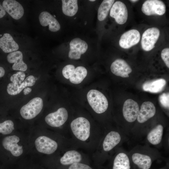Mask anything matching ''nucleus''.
<instances>
[{
  "label": "nucleus",
  "mask_w": 169,
  "mask_h": 169,
  "mask_svg": "<svg viewBox=\"0 0 169 169\" xmlns=\"http://www.w3.org/2000/svg\"><path fill=\"white\" fill-rule=\"evenodd\" d=\"M87 97L89 104L96 113H102L107 109L108 106L107 100L100 91L91 90L88 92Z\"/></svg>",
  "instance_id": "nucleus-1"
},
{
  "label": "nucleus",
  "mask_w": 169,
  "mask_h": 169,
  "mask_svg": "<svg viewBox=\"0 0 169 169\" xmlns=\"http://www.w3.org/2000/svg\"><path fill=\"white\" fill-rule=\"evenodd\" d=\"M71 130L78 139L84 141L87 140L90 134V124L86 118L79 117L73 120L71 123Z\"/></svg>",
  "instance_id": "nucleus-2"
},
{
  "label": "nucleus",
  "mask_w": 169,
  "mask_h": 169,
  "mask_svg": "<svg viewBox=\"0 0 169 169\" xmlns=\"http://www.w3.org/2000/svg\"><path fill=\"white\" fill-rule=\"evenodd\" d=\"M43 107V102L42 98L35 97L23 105L21 109V115L26 120L33 118L41 111Z\"/></svg>",
  "instance_id": "nucleus-3"
},
{
  "label": "nucleus",
  "mask_w": 169,
  "mask_h": 169,
  "mask_svg": "<svg viewBox=\"0 0 169 169\" xmlns=\"http://www.w3.org/2000/svg\"><path fill=\"white\" fill-rule=\"evenodd\" d=\"M160 32L157 28L152 27L146 29L142 34L141 45L144 51H149L153 49L160 35Z\"/></svg>",
  "instance_id": "nucleus-4"
},
{
  "label": "nucleus",
  "mask_w": 169,
  "mask_h": 169,
  "mask_svg": "<svg viewBox=\"0 0 169 169\" xmlns=\"http://www.w3.org/2000/svg\"><path fill=\"white\" fill-rule=\"evenodd\" d=\"M141 10L142 12L147 16H161L166 12V6L161 0H147L142 4Z\"/></svg>",
  "instance_id": "nucleus-5"
},
{
  "label": "nucleus",
  "mask_w": 169,
  "mask_h": 169,
  "mask_svg": "<svg viewBox=\"0 0 169 169\" xmlns=\"http://www.w3.org/2000/svg\"><path fill=\"white\" fill-rule=\"evenodd\" d=\"M110 14L111 17L114 18L118 24H124L128 18V10L126 5L121 1H116L110 9Z\"/></svg>",
  "instance_id": "nucleus-6"
},
{
  "label": "nucleus",
  "mask_w": 169,
  "mask_h": 169,
  "mask_svg": "<svg viewBox=\"0 0 169 169\" xmlns=\"http://www.w3.org/2000/svg\"><path fill=\"white\" fill-rule=\"evenodd\" d=\"M35 145L38 152L47 154L53 153L58 147V144L55 141L45 136L38 137L35 141Z\"/></svg>",
  "instance_id": "nucleus-7"
},
{
  "label": "nucleus",
  "mask_w": 169,
  "mask_h": 169,
  "mask_svg": "<svg viewBox=\"0 0 169 169\" xmlns=\"http://www.w3.org/2000/svg\"><path fill=\"white\" fill-rule=\"evenodd\" d=\"M141 35L136 29H131L124 33L119 40L120 46L124 49H129L139 42Z\"/></svg>",
  "instance_id": "nucleus-8"
},
{
  "label": "nucleus",
  "mask_w": 169,
  "mask_h": 169,
  "mask_svg": "<svg viewBox=\"0 0 169 169\" xmlns=\"http://www.w3.org/2000/svg\"><path fill=\"white\" fill-rule=\"evenodd\" d=\"M68 118V113L64 108H59L56 111L48 115L45 117L46 123L53 127H59L66 121Z\"/></svg>",
  "instance_id": "nucleus-9"
},
{
  "label": "nucleus",
  "mask_w": 169,
  "mask_h": 169,
  "mask_svg": "<svg viewBox=\"0 0 169 169\" xmlns=\"http://www.w3.org/2000/svg\"><path fill=\"white\" fill-rule=\"evenodd\" d=\"M69 46V57L76 60L80 58L81 55L86 51L88 47L87 43L79 38H75L71 40Z\"/></svg>",
  "instance_id": "nucleus-10"
},
{
  "label": "nucleus",
  "mask_w": 169,
  "mask_h": 169,
  "mask_svg": "<svg viewBox=\"0 0 169 169\" xmlns=\"http://www.w3.org/2000/svg\"><path fill=\"white\" fill-rule=\"evenodd\" d=\"M2 6L5 11L15 19H19L23 15L24 10L23 6L16 0H4Z\"/></svg>",
  "instance_id": "nucleus-11"
},
{
  "label": "nucleus",
  "mask_w": 169,
  "mask_h": 169,
  "mask_svg": "<svg viewBox=\"0 0 169 169\" xmlns=\"http://www.w3.org/2000/svg\"><path fill=\"white\" fill-rule=\"evenodd\" d=\"M19 140V138L16 135L8 136L3 139L2 145L4 148L9 151L13 156H19L23 152L22 146L18 144Z\"/></svg>",
  "instance_id": "nucleus-12"
},
{
  "label": "nucleus",
  "mask_w": 169,
  "mask_h": 169,
  "mask_svg": "<svg viewBox=\"0 0 169 169\" xmlns=\"http://www.w3.org/2000/svg\"><path fill=\"white\" fill-rule=\"evenodd\" d=\"M139 110L138 103L131 99L127 100L124 102L123 108V114L125 120L132 122L136 119Z\"/></svg>",
  "instance_id": "nucleus-13"
},
{
  "label": "nucleus",
  "mask_w": 169,
  "mask_h": 169,
  "mask_svg": "<svg viewBox=\"0 0 169 169\" xmlns=\"http://www.w3.org/2000/svg\"><path fill=\"white\" fill-rule=\"evenodd\" d=\"M111 72L115 75L123 78L129 77L132 71L131 67L124 60L118 59L115 60L110 66Z\"/></svg>",
  "instance_id": "nucleus-14"
},
{
  "label": "nucleus",
  "mask_w": 169,
  "mask_h": 169,
  "mask_svg": "<svg viewBox=\"0 0 169 169\" xmlns=\"http://www.w3.org/2000/svg\"><path fill=\"white\" fill-rule=\"evenodd\" d=\"M156 108L153 104L150 101H145L141 106L137 119L141 123H144L153 117L155 114Z\"/></svg>",
  "instance_id": "nucleus-15"
},
{
  "label": "nucleus",
  "mask_w": 169,
  "mask_h": 169,
  "mask_svg": "<svg viewBox=\"0 0 169 169\" xmlns=\"http://www.w3.org/2000/svg\"><path fill=\"white\" fill-rule=\"evenodd\" d=\"M39 20L42 26L45 27L49 25V29L51 32H57L60 28V25L58 21L48 12H41L39 15Z\"/></svg>",
  "instance_id": "nucleus-16"
},
{
  "label": "nucleus",
  "mask_w": 169,
  "mask_h": 169,
  "mask_svg": "<svg viewBox=\"0 0 169 169\" xmlns=\"http://www.w3.org/2000/svg\"><path fill=\"white\" fill-rule=\"evenodd\" d=\"M23 59V54L19 51L11 52L7 56L8 62L10 63H14L12 66L13 70L24 72L27 70V66Z\"/></svg>",
  "instance_id": "nucleus-17"
},
{
  "label": "nucleus",
  "mask_w": 169,
  "mask_h": 169,
  "mask_svg": "<svg viewBox=\"0 0 169 169\" xmlns=\"http://www.w3.org/2000/svg\"><path fill=\"white\" fill-rule=\"evenodd\" d=\"M0 48L5 53L17 51L19 46L9 33H5L0 38Z\"/></svg>",
  "instance_id": "nucleus-18"
},
{
  "label": "nucleus",
  "mask_w": 169,
  "mask_h": 169,
  "mask_svg": "<svg viewBox=\"0 0 169 169\" xmlns=\"http://www.w3.org/2000/svg\"><path fill=\"white\" fill-rule=\"evenodd\" d=\"M35 81L34 77L32 75H30L27 77L19 85L15 86L12 83H10L7 86V92L11 95H17L27 87L33 86L35 83Z\"/></svg>",
  "instance_id": "nucleus-19"
},
{
  "label": "nucleus",
  "mask_w": 169,
  "mask_h": 169,
  "mask_svg": "<svg viewBox=\"0 0 169 169\" xmlns=\"http://www.w3.org/2000/svg\"><path fill=\"white\" fill-rule=\"evenodd\" d=\"M121 140V136L118 132L111 131L105 137L103 143L104 151H108L117 145Z\"/></svg>",
  "instance_id": "nucleus-20"
},
{
  "label": "nucleus",
  "mask_w": 169,
  "mask_h": 169,
  "mask_svg": "<svg viewBox=\"0 0 169 169\" xmlns=\"http://www.w3.org/2000/svg\"><path fill=\"white\" fill-rule=\"evenodd\" d=\"M166 83V81L163 79L148 81L143 84L142 89L145 91L157 93L163 90Z\"/></svg>",
  "instance_id": "nucleus-21"
},
{
  "label": "nucleus",
  "mask_w": 169,
  "mask_h": 169,
  "mask_svg": "<svg viewBox=\"0 0 169 169\" xmlns=\"http://www.w3.org/2000/svg\"><path fill=\"white\" fill-rule=\"evenodd\" d=\"M132 159L134 163L141 169H149L152 163L149 156L139 153L133 154Z\"/></svg>",
  "instance_id": "nucleus-22"
},
{
  "label": "nucleus",
  "mask_w": 169,
  "mask_h": 169,
  "mask_svg": "<svg viewBox=\"0 0 169 169\" xmlns=\"http://www.w3.org/2000/svg\"><path fill=\"white\" fill-rule=\"evenodd\" d=\"M82 160L81 154L75 150L68 151L64 154L60 160V163L63 165H68L79 163Z\"/></svg>",
  "instance_id": "nucleus-23"
},
{
  "label": "nucleus",
  "mask_w": 169,
  "mask_h": 169,
  "mask_svg": "<svg viewBox=\"0 0 169 169\" xmlns=\"http://www.w3.org/2000/svg\"><path fill=\"white\" fill-rule=\"evenodd\" d=\"M163 127L161 124L153 128L148 134L147 139L149 142L153 145L160 143L163 134Z\"/></svg>",
  "instance_id": "nucleus-24"
},
{
  "label": "nucleus",
  "mask_w": 169,
  "mask_h": 169,
  "mask_svg": "<svg viewBox=\"0 0 169 169\" xmlns=\"http://www.w3.org/2000/svg\"><path fill=\"white\" fill-rule=\"evenodd\" d=\"M62 10L64 14L69 16H73L77 13L78 7L77 0H62Z\"/></svg>",
  "instance_id": "nucleus-25"
},
{
  "label": "nucleus",
  "mask_w": 169,
  "mask_h": 169,
  "mask_svg": "<svg viewBox=\"0 0 169 169\" xmlns=\"http://www.w3.org/2000/svg\"><path fill=\"white\" fill-rule=\"evenodd\" d=\"M129 159L127 155L124 153H120L115 157L113 169H130Z\"/></svg>",
  "instance_id": "nucleus-26"
},
{
  "label": "nucleus",
  "mask_w": 169,
  "mask_h": 169,
  "mask_svg": "<svg viewBox=\"0 0 169 169\" xmlns=\"http://www.w3.org/2000/svg\"><path fill=\"white\" fill-rule=\"evenodd\" d=\"M115 1L114 0H104L102 1L98 11L97 18L99 20L102 21L106 18Z\"/></svg>",
  "instance_id": "nucleus-27"
},
{
  "label": "nucleus",
  "mask_w": 169,
  "mask_h": 169,
  "mask_svg": "<svg viewBox=\"0 0 169 169\" xmlns=\"http://www.w3.org/2000/svg\"><path fill=\"white\" fill-rule=\"evenodd\" d=\"M87 71L83 66H79L75 68L73 73L69 79L70 81L74 84L81 83L86 77Z\"/></svg>",
  "instance_id": "nucleus-28"
},
{
  "label": "nucleus",
  "mask_w": 169,
  "mask_h": 169,
  "mask_svg": "<svg viewBox=\"0 0 169 169\" xmlns=\"http://www.w3.org/2000/svg\"><path fill=\"white\" fill-rule=\"evenodd\" d=\"M14 130V123L10 120H7L0 123V133L8 134L12 133Z\"/></svg>",
  "instance_id": "nucleus-29"
},
{
  "label": "nucleus",
  "mask_w": 169,
  "mask_h": 169,
  "mask_svg": "<svg viewBox=\"0 0 169 169\" xmlns=\"http://www.w3.org/2000/svg\"><path fill=\"white\" fill-rule=\"evenodd\" d=\"M25 77L24 73L20 71L12 75L10 79L13 85H19L24 81Z\"/></svg>",
  "instance_id": "nucleus-30"
},
{
  "label": "nucleus",
  "mask_w": 169,
  "mask_h": 169,
  "mask_svg": "<svg viewBox=\"0 0 169 169\" xmlns=\"http://www.w3.org/2000/svg\"><path fill=\"white\" fill-rule=\"evenodd\" d=\"M75 68L72 64H68L64 67L62 70V74L64 78L69 79L73 73Z\"/></svg>",
  "instance_id": "nucleus-31"
},
{
  "label": "nucleus",
  "mask_w": 169,
  "mask_h": 169,
  "mask_svg": "<svg viewBox=\"0 0 169 169\" xmlns=\"http://www.w3.org/2000/svg\"><path fill=\"white\" fill-rule=\"evenodd\" d=\"M159 100L161 104L164 107L168 109L169 107V94L168 93H163L160 96Z\"/></svg>",
  "instance_id": "nucleus-32"
},
{
  "label": "nucleus",
  "mask_w": 169,
  "mask_h": 169,
  "mask_svg": "<svg viewBox=\"0 0 169 169\" xmlns=\"http://www.w3.org/2000/svg\"><path fill=\"white\" fill-rule=\"evenodd\" d=\"M161 58L166 66L169 68V48H166L163 49L161 53Z\"/></svg>",
  "instance_id": "nucleus-33"
},
{
  "label": "nucleus",
  "mask_w": 169,
  "mask_h": 169,
  "mask_svg": "<svg viewBox=\"0 0 169 169\" xmlns=\"http://www.w3.org/2000/svg\"><path fill=\"white\" fill-rule=\"evenodd\" d=\"M68 169H92L89 166L83 163H76L71 164Z\"/></svg>",
  "instance_id": "nucleus-34"
},
{
  "label": "nucleus",
  "mask_w": 169,
  "mask_h": 169,
  "mask_svg": "<svg viewBox=\"0 0 169 169\" xmlns=\"http://www.w3.org/2000/svg\"><path fill=\"white\" fill-rule=\"evenodd\" d=\"M6 14V11L0 4V18L3 17Z\"/></svg>",
  "instance_id": "nucleus-35"
},
{
  "label": "nucleus",
  "mask_w": 169,
  "mask_h": 169,
  "mask_svg": "<svg viewBox=\"0 0 169 169\" xmlns=\"http://www.w3.org/2000/svg\"><path fill=\"white\" fill-rule=\"evenodd\" d=\"M32 91V89L29 87L25 88L23 90V92L24 95H28L29 93L31 92Z\"/></svg>",
  "instance_id": "nucleus-36"
},
{
  "label": "nucleus",
  "mask_w": 169,
  "mask_h": 169,
  "mask_svg": "<svg viewBox=\"0 0 169 169\" xmlns=\"http://www.w3.org/2000/svg\"><path fill=\"white\" fill-rule=\"evenodd\" d=\"M5 73V71L4 68L0 66V78L3 77Z\"/></svg>",
  "instance_id": "nucleus-37"
},
{
  "label": "nucleus",
  "mask_w": 169,
  "mask_h": 169,
  "mask_svg": "<svg viewBox=\"0 0 169 169\" xmlns=\"http://www.w3.org/2000/svg\"><path fill=\"white\" fill-rule=\"evenodd\" d=\"M131 2H135L137 1H138V0H130Z\"/></svg>",
  "instance_id": "nucleus-38"
},
{
  "label": "nucleus",
  "mask_w": 169,
  "mask_h": 169,
  "mask_svg": "<svg viewBox=\"0 0 169 169\" xmlns=\"http://www.w3.org/2000/svg\"><path fill=\"white\" fill-rule=\"evenodd\" d=\"M90 1H92V2H93V1H95V0H89Z\"/></svg>",
  "instance_id": "nucleus-39"
}]
</instances>
